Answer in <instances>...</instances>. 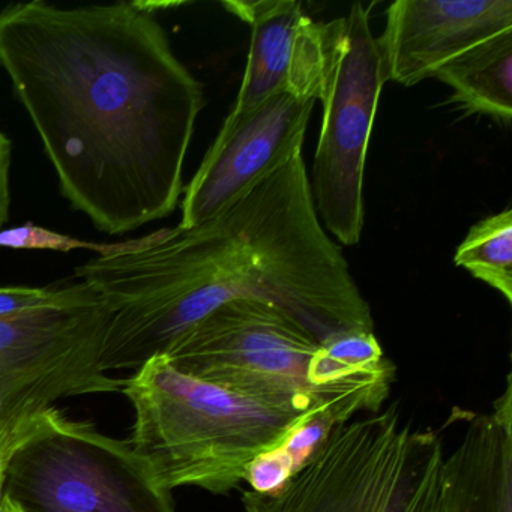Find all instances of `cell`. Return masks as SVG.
<instances>
[{
    "mask_svg": "<svg viewBox=\"0 0 512 512\" xmlns=\"http://www.w3.org/2000/svg\"><path fill=\"white\" fill-rule=\"evenodd\" d=\"M0 67L62 194L101 232L169 217L205 98L146 4L0 10Z\"/></svg>",
    "mask_w": 512,
    "mask_h": 512,
    "instance_id": "6da1fadb",
    "label": "cell"
},
{
    "mask_svg": "<svg viewBox=\"0 0 512 512\" xmlns=\"http://www.w3.org/2000/svg\"><path fill=\"white\" fill-rule=\"evenodd\" d=\"M77 278L110 313L101 370H139L221 305H277L320 344L373 332L370 304L320 223L304 158L197 226L101 245Z\"/></svg>",
    "mask_w": 512,
    "mask_h": 512,
    "instance_id": "7a4b0ae2",
    "label": "cell"
},
{
    "mask_svg": "<svg viewBox=\"0 0 512 512\" xmlns=\"http://www.w3.org/2000/svg\"><path fill=\"white\" fill-rule=\"evenodd\" d=\"M164 356L187 376L269 406L328 413L340 422L379 412L395 373L374 332L320 344L289 314L260 299L221 305Z\"/></svg>",
    "mask_w": 512,
    "mask_h": 512,
    "instance_id": "3957f363",
    "label": "cell"
},
{
    "mask_svg": "<svg viewBox=\"0 0 512 512\" xmlns=\"http://www.w3.org/2000/svg\"><path fill=\"white\" fill-rule=\"evenodd\" d=\"M136 412L130 445L155 481L215 494L238 488L248 467L316 412L269 406L176 370L155 356L122 383Z\"/></svg>",
    "mask_w": 512,
    "mask_h": 512,
    "instance_id": "277c9868",
    "label": "cell"
},
{
    "mask_svg": "<svg viewBox=\"0 0 512 512\" xmlns=\"http://www.w3.org/2000/svg\"><path fill=\"white\" fill-rule=\"evenodd\" d=\"M439 434L395 407L338 425L271 493L244 491L245 512H440Z\"/></svg>",
    "mask_w": 512,
    "mask_h": 512,
    "instance_id": "5b68a950",
    "label": "cell"
},
{
    "mask_svg": "<svg viewBox=\"0 0 512 512\" xmlns=\"http://www.w3.org/2000/svg\"><path fill=\"white\" fill-rule=\"evenodd\" d=\"M4 496L25 512H175L127 442L70 421L55 407L11 442Z\"/></svg>",
    "mask_w": 512,
    "mask_h": 512,
    "instance_id": "8992f818",
    "label": "cell"
},
{
    "mask_svg": "<svg viewBox=\"0 0 512 512\" xmlns=\"http://www.w3.org/2000/svg\"><path fill=\"white\" fill-rule=\"evenodd\" d=\"M323 121L314 154L311 194L329 233L359 244L365 221L364 173L380 94L385 85L377 38L361 4L323 23Z\"/></svg>",
    "mask_w": 512,
    "mask_h": 512,
    "instance_id": "52a82bcc",
    "label": "cell"
},
{
    "mask_svg": "<svg viewBox=\"0 0 512 512\" xmlns=\"http://www.w3.org/2000/svg\"><path fill=\"white\" fill-rule=\"evenodd\" d=\"M109 319L94 290L73 304L0 319V443L10 446L56 401L121 391L124 382L100 367Z\"/></svg>",
    "mask_w": 512,
    "mask_h": 512,
    "instance_id": "ba28073f",
    "label": "cell"
},
{
    "mask_svg": "<svg viewBox=\"0 0 512 512\" xmlns=\"http://www.w3.org/2000/svg\"><path fill=\"white\" fill-rule=\"evenodd\" d=\"M314 104L278 91L247 112L229 113L185 188L179 227L211 220L301 155Z\"/></svg>",
    "mask_w": 512,
    "mask_h": 512,
    "instance_id": "9c48e42d",
    "label": "cell"
},
{
    "mask_svg": "<svg viewBox=\"0 0 512 512\" xmlns=\"http://www.w3.org/2000/svg\"><path fill=\"white\" fill-rule=\"evenodd\" d=\"M512 31V0H397L377 38L385 82L418 85L472 47Z\"/></svg>",
    "mask_w": 512,
    "mask_h": 512,
    "instance_id": "30bf717a",
    "label": "cell"
},
{
    "mask_svg": "<svg viewBox=\"0 0 512 512\" xmlns=\"http://www.w3.org/2000/svg\"><path fill=\"white\" fill-rule=\"evenodd\" d=\"M223 7L251 26V44L233 115L278 91L319 101L325 47L323 23L296 0H233Z\"/></svg>",
    "mask_w": 512,
    "mask_h": 512,
    "instance_id": "8fae6325",
    "label": "cell"
},
{
    "mask_svg": "<svg viewBox=\"0 0 512 512\" xmlns=\"http://www.w3.org/2000/svg\"><path fill=\"white\" fill-rule=\"evenodd\" d=\"M440 512H512V386L443 460Z\"/></svg>",
    "mask_w": 512,
    "mask_h": 512,
    "instance_id": "7c38bea8",
    "label": "cell"
},
{
    "mask_svg": "<svg viewBox=\"0 0 512 512\" xmlns=\"http://www.w3.org/2000/svg\"><path fill=\"white\" fill-rule=\"evenodd\" d=\"M434 77L452 89V100L467 112L511 124L512 31L461 53Z\"/></svg>",
    "mask_w": 512,
    "mask_h": 512,
    "instance_id": "4fadbf2b",
    "label": "cell"
},
{
    "mask_svg": "<svg viewBox=\"0 0 512 512\" xmlns=\"http://www.w3.org/2000/svg\"><path fill=\"white\" fill-rule=\"evenodd\" d=\"M454 263L512 304V209L470 227L455 251Z\"/></svg>",
    "mask_w": 512,
    "mask_h": 512,
    "instance_id": "5bb4252c",
    "label": "cell"
},
{
    "mask_svg": "<svg viewBox=\"0 0 512 512\" xmlns=\"http://www.w3.org/2000/svg\"><path fill=\"white\" fill-rule=\"evenodd\" d=\"M92 290L82 281L58 287H0V319L82 301Z\"/></svg>",
    "mask_w": 512,
    "mask_h": 512,
    "instance_id": "9a60e30c",
    "label": "cell"
},
{
    "mask_svg": "<svg viewBox=\"0 0 512 512\" xmlns=\"http://www.w3.org/2000/svg\"><path fill=\"white\" fill-rule=\"evenodd\" d=\"M0 247L17 248V250L62 251V253H68L77 248H91L97 253L101 250V245L68 238L31 223L16 229L0 230Z\"/></svg>",
    "mask_w": 512,
    "mask_h": 512,
    "instance_id": "2e32d148",
    "label": "cell"
},
{
    "mask_svg": "<svg viewBox=\"0 0 512 512\" xmlns=\"http://www.w3.org/2000/svg\"><path fill=\"white\" fill-rule=\"evenodd\" d=\"M11 164H13V143L0 131V230H4L10 217Z\"/></svg>",
    "mask_w": 512,
    "mask_h": 512,
    "instance_id": "e0dca14e",
    "label": "cell"
},
{
    "mask_svg": "<svg viewBox=\"0 0 512 512\" xmlns=\"http://www.w3.org/2000/svg\"><path fill=\"white\" fill-rule=\"evenodd\" d=\"M8 448L10 446L0 443V512L4 506V482H5V464H7Z\"/></svg>",
    "mask_w": 512,
    "mask_h": 512,
    "instance_id": "ac0fdd59",
    "label": "cell"
},
{
    "mask_svg": "<svg viewBox=\"0 0 512 512\" xmlns=\"http://www.w3.org/2000/svg\"><path fill=\"white\" fill-rule=\"evenodd\" d=\"M2 512H25V511H23V509H20L19 506L16 505V503L11 502L10 499H7V497H5L4 506H2Z\"/></svg>",
    "mask_w": 512,
    "mask_h": 512,
    "instance_id": "d6986e66",
    "label": "cell"
}]
</instances>
